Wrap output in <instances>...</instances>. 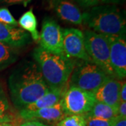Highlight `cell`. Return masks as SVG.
<instances>
[{"label": "cell", "mask_w": 126, "mask_h": 126, "mask_svg": "<svg viewBox=\"0 0 126 126\" xmlns=\"http://www.w3.org/2000/svg\"><path fill=\"white\" fill-rule=\"evenodd\" d=\"M118 116L126 117V102H120L117 108Z\"/></svg>", "instance_id": "4316f807"}, {"label": "cell", "mask_w": 126, "mask_h": 126, "mask_svg": "<svg viewBox=\"0 0 126 126\" xmlns=\"http://www.w3.org/2000/svg\"><path fill=\"white\" fill-rule=\"evenodd\" d=\"M0 42L18 49L30 44L31 37L20 27L0 23Z\"/></svg>", "instance_id": "4fadbf2b"}, {"label": "cell", "mask_w": 126, "mask_h": 126, "mask_svg": "<svg viewBox=\"0 0 126 126\" xmlns=\"http://www.w3.org/2000/svg\"><path fill=\"white\" fill-rule=\"evenodd\" d=\"M86 114L91 117L105 120H111L118 116L116 109L99 102H95L91 110Z\"/></svg>", "instance_id": "e0dca14e"}, {"label": "cell", "mask_w": 126, "mask_h": 126, "mask_svg": "<svg viewBox=\"0 0 126 126\" xmlns=\"http://www.w3.org/2000/svg\"></svg>", "instance_id": "f546056e"}, {"label": "cell", "mask_w": 126, "mask_h": 126, "mask_svg": "<svg viewBox=\"0 0 126 126\" xmlns=\"http://www.w3.org/2000/svg\"><path fill=\"white\" fill-rule=\"evenodd\" d=\"M9 89L12 103L20 111L40 98L50 88L36 63L26 61L11 74Z\"/></svg>", "instance_id": "6da1fadb"}, {"label": "cell", "mask_w": 126, "mask_h": 126, "mask_svg": "<svg viewBox=\"0 0 126 126\" xmlns=\"http://www.w3.org/2000/svg\"><path fill=\"white\" fill-rule=\"evenodd\" d=\"M16 116L3 87L0 84V123L16 124Z\"/></svg>", "instance_id": "2e32d148"}, {"label": "cell", "mask_w": 126, "mask_h": 126, "mask_svg": "<svg viewBox=\"0 0 126 126\" xmlns=\"http://www.w3.org/2000/svg\"><path fill=\"white\" fill-rule=\"evenodd\" d=\"M19 116L25 121H44L49 123H58L66 115L64 113L60 101L52 107L35 111H25L21 109L19 111Z\"/></svg>", "instance_id": "8fae6325"}, {"label": "cell", "mask_w": 126, "mask_h": 126, "mask_svg": "<svg viewBox=\"0 0 126 126\" xmlns=\"http://www.w3.org/2000/svg\"><path fill=\"white\" fill-rule=\"evenodd\" d=\"M67 88V87L64 88H50L49 90L40 98L26 106L23 109L25 111H35L52 107L60 101L63 93Z\"/></svg>", "instance_id": "5bb4252c"}, {"label": "cell", "mask_w": 126, "mask_h": 126, "mask_svg": "<svg viewBox=\"0 0 126 126\" xmlns=\"http://www.w3.org/2000/svg\"><path fill=\"white\" fill-rule=\"evenodd\" d=\"M112 126H126V117L118 116L113 118Z\"/></svg>", "instance_id": "cb8c5ba5"}, {"label": "cell", "mask_w": 126, "mask_h": 126, "mask_svg": "<svg viewBox=\"0 0 126 126\" xmlns=\"http://www.w3.org/2000/svg\"><path fill=\"white\" fill-rule=\"evenodd\" d=\"M83 24L92 31L105 36H126L124 14L116 6L99 5L83 14Z\"/></svg>", "instance_id": "3957f363"}, {"label": "cell", "mask_w": 126, "mask_h": 126, "mask_svg": "<svg viewBox=\"0 0 126 126\" xmlns=\"http://www.w3.org/2000/svg\"><path fill=\"white\" fill-rule=\"evenodd\" d=\"M19 126H48L41 122L36 121H25L21 123Z\"/></svg>", "instance_id": "484cf974"}, {"label": "cell", "mask_w": 126, "mask_h": 126, "mask_svg": "<svg viewBox=\"0 0 126 126\" xmlns=\"http://www.w3.org/2000/svg\"><path fill=\"white\" fill-rule=\"evenodd\" d=\"M50 6L61 20L76 25L83 24V14L70 1L50 0Z\"/></svg>", "instance_id": "7c38bea8"}, {"label": "cell", "mask_w": 126, "mask_h": 126, "mask_svg": "<svg viewBox=\"0 0 126 126\" xmlns=\"http://www.w3.org/2000/svg\"><path fill=\"white\" fill-rule=\"evenodd\" d=\"M18 24L24 31L30 34L33 40L35 41H39V32L37 30L38 23L32 9H30L21 16Z\"/></svg>", "instance_id": "9a60e30c"}, {"label": "cell", "mask_w": 126, "mask_h": 126, "mask_svg": "<svg viewBox=\"0 0 126 126\" xmlns=\"http://www.w3.org/2000/svg\"><path fill=\"white\" fill-rule=\"evenodd\" d=\"M123 0H105L106 4H118Z\"/></svg>", "instance_id": "83f0119b"}, {"label": "cell", "mask_w": 126, "mask_h": 126, "mask_svg": "<svg viewBox=\"0 0 126 126\" xmlns=\"http://www.w3.org/2000/svg\"><path fill=\"white\" fill-rule=\"evenodd\" d=\"M107 37L111 68L117 79H123L126 76V36H107Z\"/></svg>", "instance_id": "9c48e42d"}, {"label": "cell", "mask_w": 126, "mask_h": 126, "mask_svg": "<svg viewBox=\"0 0 126 126\" xmlns=\"http://www.w3.org/2000/svg\"><path fill=\"white\" fill-rule=\"evenodd\" d=\"M111 77L91 60H77L67 86L94 93Z\"/></svg>", "instance_id": "277c9868"}, {"label": "cell", "mask_w": 126, "mask_h": 126, "mask_svg": "<svg viewBox=\"0 0 126 126\" xmlns=\"http://www.w3.org/2000/svg\"><path fill=\"white\" fill-rule=\"evenodd\" d=\"M95 102L93 93L74 86H68L60 99L63 111L66 116L86 114L91 110Z\"/></svg>", "instance_id": "8992f818"}, {"label": "cell", "mask_w": 126, "mask_h": 126, "mask_svg": "<svg viewBox=\"0 0 126 126\" xmlns=\"http://www.w3.org/2000/svg\"><path fill=\"white\" fill-rule=\"evenodd\" d=\"M83 8L94 7L96 6L106 4L105 0H74Z\"/></svg>", "instance_id": "7402d4cb"}, {"label": "cell", "mask_w": 126, "mask_h": 126, "mask_svg": "<svg viewBox=\"0 0 126 126\" xmlns=\"http://www.w3.org/2000/svg\"><path fill=\"white\" fill-rule=\"evenodd\" d=\"M0 126H16V124L5 123H0Z\"/></svg>", "instance_id": "f1b7e54d"}, {"label": "cell", "mask_w": 126, "mask_h": 126, "mask_svg": "<svg viewBox=\"0 0 126 126\" xmlns=\"http://www.w3.org/2000/svg\"><path fill=\"white\" fill-rule=\"evenodd\" d=\"M86 118V126H112V120H105L97 118L91 117L84 114Z\"/></svg>", "instance_id": "44dd1931"}, {"label": "cell", "mask_w": 126, "mask_h": 126, "mask_svg": "<svg viewBox=\"0 0 126 126\" xmlns=\"http://www.w3.org/2000/svg\"><path fill=\"white\" fill-rule=\"evenodd\" d=\"M33 57L41 76L49 88L67 87L77 60L51 53L40 46L34 50Z\"/></svg>", "instance_id": "7a4b0ae2"}, {"label": "cell", "mask_w": 126, "mask_h": 126, "mask_svg": "<svg viewBox=\"0 0 126 126\" xmlns=\"http://www.w3.org/2000/svg\"><path fill=\"white\" fill-rule=\"evenodd\" d=\"M120 102H126V80L122 81L121 87L120 90Z\"/></svg>", "instance_id": "d4e9b609"}, {"label": "cell", "mask_w": 126, "mask_h": 126, "mask_svg": "<svg viewBox=\"0 0 126 126\" xmlns=\"http://www.w3.org/2000/svg\"><path fill=\"white\" fill-rule=\"evenodd\" d=\"M83 35L85 48L90 60L109 76L116 78L110 63L109 43L107 36L90 30L84 32Z\"/></svg>", "instance_id": "5b68a950"}, {"label": "cell", "mask_w": 126, "mask_h": 126, "mask_svg": "<svg viewBox=\"0 0 126 126\" xmlns=\"http://www.w3.org/2000/svg\"><path fill=\"white\" fill-rule=\"evenodd\" d=\"M32 0H0V3L7 5L23 4L26 6Z\"/></svg>", "instance_id": "603a6c76"}, {"label": "cell", "mask_w": 126, "mask_h": 126, "mask_svg": "<svg viewBox=\"0 0 126 126\" xmlns=\"http://www.w3.org/2000/svg\"><path fill=\"white\" fill-rule=\"evenodd\" d=\"M56 126H86V118L84 114L65 116L57 123Z\"/></svg>", "instance_id": "d6986e66"}, {"label": "cell", "mask_w": 126, "mask_h": 126, "mask_svg": "<svg viewBox=\"0 0 126 126\" xmlns=\"http://www.w3.org/2000/svg\"><path fill=\"white\" fill-rule=\"evenodd\" d=\"M18 57V48L0 42V69L12 64L17 60Z\"/></svg>", "instance_id": "ac0fdd59"}, {"label": "cell", "mask_w": 126, "mask_h": 126, "mask_svg": "<svg viewBox=\"0 0 126 126\" xmlns=\"http://www.w3.org/2000/svg\"><path fill=\"white\" fill-rule=\"evenodd\" d=\"M63 39V29L55 20L46 18L39 33V42L41 48L53 54L64 55Z\"/></svg>", "instance_id": "52a82bcc"}, {"label": "cell", "mask_w": 126, "mask_h": 126, "mask_svg": "<svg viewBox=\"0 0 126 126\" xmlns=\"http://www.w3.org/2000/svg\"><path fill=\"white\" fill-rule=\"evenodd\" d=\"M63 54L68 58L90 61L86 53L83 32L76 28L63 29Z\"/></svg>", "instance_id": "ba28073f"}, {"label": "cell", "mask_w": 126, "mask_h": 126, "mask_svg": "<svg viewBox=\"0 0 126 126\" xmlns=\"http://www.w3.org/2000/svg\"><path fill=\"white\" fill-rule=\"evenodd\" d=\"M123 80L111 77L94 92L96 102L106 104L117 109L120 104V90Z\"/></svg>", "instance_id": "30bf717a"}, {"label": "cell", "mask_w": 126, "mask_h": 126, "mask_svg": "<svg viewBox=\"0 0 126 126\" xmlns=\"http://www.w3.org/2000/svg\"><path fill=\"white\" fill-rule=\"evenodd\" d=\"M0 23L14 27L18 25V22L6 7L0 8Z\"/></svg>", "instance_id": "ffe728a7"}]
</instances>
